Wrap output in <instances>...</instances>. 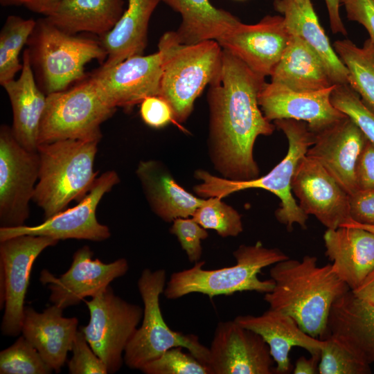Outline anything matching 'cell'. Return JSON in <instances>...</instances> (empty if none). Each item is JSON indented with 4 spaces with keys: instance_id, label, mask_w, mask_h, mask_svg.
Listing matches in <instances>:
<instances>
[{
    "instance_id": "6da1fadb",
    "label": "cell",
    "mask_w": 374,
    "mask_h": 374,
    "mask_svg": "<svg viewBox=\"0 0 374 374\" xmlns=\"http://www.w3.org/2000/svg\"><path fill=\"white\" fill-rule=\"evenodd\" d=\"M265 83V78L223 49L221 79L209 86L207 93L208 153L223 178L242 181L259 177L253 157L256 140L275 130L258 103Z\"/></svg>"
},
{
    "instance_id": "7a4b0ae2",
    "label": "cell",
    "mask_w": 374,
    "mask_h": 374,
    "mask_svg": "<svg viewBox=\"0 0 374 374\" xmlns=\"http://www.w3.org/2000/svg\"><path fill=\"white\" fill-rule=\"evenodd\" d=\"M273 290L264 295L269 308L292 317L313 337L324 339L331 306L350 290L332 271L331 264L318 265L316 256L287 258L269 270Z\"/></svg>"
},
{
    "instance_id": "3957f363",
    "label": "cell",
    "mask_w": 374,
    "mask_h": 374,
    "mask_svg": "<svg viewBox=\"0 0 374 374\" xmlns=\"http://www.w3.org/2000/svg\"><path fill=\"white\" fill-rule=\"evenodd\" d=\"M285 135L288 150L285 157L267 175L248 181H232L215 176L205 170H197L194 177L200 182L193 188L202 198H224L232 193L249 188H261L277 196L280 202L275 211L276 220L290 232L294 224L307 229L308 215L301 208L292 195V181L299 162L314 143L315 135L306 123L293 119L274 121Z\"/></svg>"
},
{
    "instance_id": "277c9868",
    "label": "cell",
    "mask_w": 374,
    "mask_h": 374,
    "mask_svg": "<svg viewBox=\"0 0 374 374\" xmlns=\"http://www.w3.org/2000/svg\"><path fill=\"white\" fill-rule=\"evenodd\" d=\"M158 48L162 66L158 96L170 105L175 121L181 123L204 88L220 80L223 49L216 40L182 44L175 31L165 33Z\"/></svg>"
},
{
    "instance_id": "5b68a950",
    "label": "cell",
    "mask_w": 374,
    "mask_h": 374,
    "mask_svg": "<svg viewBox=\"0 0 374 374\" xmlns=\"http://www.w3.org/2000/svg\"><path fill=\"white\" fill-rule=\"evenodd\" d=\"M98 140L66 139L39 145V173L33 201L45 219L80 202L93 187Z\"/></svg>"
},
{
    "instance_id": "8992f818",
    "label": "cell",
    "mask_w": 374,
    "mask_h": 374,
    "mask_svg": "<svg viewBox=\"0 0 374 374\" xmlns=\"http://www.w3.org/2000/svg\"><path fill=\"white\" fill-rule=\"evenodd\" d=\"M233 255L236 262L230 267L205 269V262L198 261L190 269L174 272L163 294L175 300L192 293L210 299L244 291L265 294L273 290L274 282L271 278L260 280L258 274L263 268L289 258L280 249L266 247L260 241L253 245L241 244Z\"/></svg>"
},
{
    "instance_id": "52a82bcc",
    "label": "cell",
    "mask_w": 374,
    "mask_h": 374,
    "mask_svg": "<svg viewBox=\"0 0 374 374\" xmlns=\"http://www.w3.org/2000/svg\"><path fill=\"white\" fill-rule=\"evenodd\" d=\"M27 44L33 69L46 95L84 80L85 65L93 60L102 64L107 56L100 42L68 33L46 17L37 20Z\"/></svg>"
},
{
    "instance_id": "ba28073f",
    "label": "cell",
    "mask_w": 374,
    "mask_h": 374,
    "mask_svg": "<svg viewBox=\"0 0 374 374\" xmlns=\"http://www.w3.org/2000/svg\"><path fill=\"white\" fill-rule=\"evenodd\" d=\"M137 285L143 314L141 327L136 328L125 348L123 359L126 366L140 370L167 350L180 346L207 366L209 348L202 344L195 335L172 330L163 317L159 299L166 285V270L143 269Z\"/></svg>"
},
{
    "instance_id": "9c48e42d",
    "label": "cell",
    "mask_w": 374,
    "mask_h": 374,
    "mask_svg": "<svg viewBox=\"0 0 374 374\" xmlns=\"http://www.w3.org/2000/svg\"><path fill=\"white\" fill-rule=\"evenodd\" d=\"M115 111L99 95L89 76L70 89L47 94L38 145L66 139L100 141V125Z\"/></svg>"
},
{
    "instance_id": "30bf717a",
    "label": "cell",
    "mask_w": 374,
    "mask_h": 374,
    "mask_svg": "<svg viewBox=\"0 0 374 374\" xmlns=\"http://www.w3.org/2000/svg\"><path fill=\"white\" fill-rule=\"evenodd\" d=\"M87 325L80 329L108 373L119 371L125 348L143 318V309L116 295L109 285L90 301Z\"/></svg>"
},
{
    "instance_id": "8fae6325",
    "label": "cell",
    "mask_w": 374,
    "mask_h": 374,
    "mask_svg": "<svg viewBox=\"0 0 374 374\" xmlns=\"http://www.w3.org/2000/svg\"><path fill=\"white\" fill-rule=\"evenodd\" d=\"M58 240L21 235L0 241V305L4 308L1 330L7 336L21 332L25 298L33 265L46 248Z\"/></svg>"
},
{
    "instance_id": "7c38bea8",
    "label": "cell",
    "mask_w": 374,
    "mask_h": 374,
    "mask_svg": "<svg viewBox=\"0 0 374 374\" xmlns=\"http://www.w3.org/2000/svg\"><path fill=\"white\" fill-rule=\"evenodd\" d=\"M37 151L28 150L16 140L12 128L0 127L1 227L24 225L29 217L39 173Z\"/></svg>"
},
{
    "instance_id": "4fadbf2b",
    "label": "cell",
    "mask_w": 374,
    "mask_h": 374,
    "mask_svg": "<svg viewBox=\"0 0 374 374\" xmlns=\"http://www.w3.org/2000/svg\"><path fill=\"white\" fill-rule=\"evenodd\" d=\"M120 182L114 170L98 177L88 194L75 206L64 209L35 226L0 227V241L21 235L48 236L58 240L66 239L100 242L108 239L111 232L96 217L97 207L103 197Z\"/></svg>"
},
{
    "instance_id": "5bb4252c",
    "label": "cell",
    "mask_w": 374,
    "mask_h": 374,
    "mask_svg": "<svg viewBox=\"0 0 374 374\" xmlns=\"http://www.w3.org/2000/svg\"><path fill=\"white\" fill-rule=\"evenodd\" d=\"M162 74L159 51L136 55L89 75L98 93L111 107L130 109L146 97L158 96Z\"/></svg>"
},
{
    "instance_id": "9a60e30c",
    "label": "cell",
    "mask_w": 374,
    "mask_h": 374,
    "mask_svg": "<svg viewBox=\"0 0 374 374\" xmlns=\"http://www.w3.org/2000/svg\"><path fill=\"white\" fill-rule=\"evenodd\" d=\"M92 257L93 251L85 245L74 253L69 269L59 277L46 269L41 271L40 281L48 285L53 304L64 310L78 305L84 298L97 295L129 269L125 258L105 263Z\"/></svg>"
},
{
    "instance_id": "2e32d148",
    "label": "cell",
    "mask_w": 374,
    "mask_h": 374,
    "mask_svg": "<svg viewBox=\"0 0 374 374\" xmlns=\"http://www.w3.org/2000/svg\"><path fill=\"white\" fill-rule=\"evenodd\" d=\"M274 364L260 335L235 320L217 323L209 348L211 374H271Z\"/></svg>"
},
{
    "instance_id": "e0dca14e",
    "label": "cell",
    "mask_w": 374,
    "mask_h": 374,
    "mask_svg": "<svg viewBox=\"0 0 374 374\" xmlns=\"http://www.w3.org/2000/svg\"><path fill=\"white\" fill-rule=\"evenodd\" d=\"M291 37L282 15H267L255 24L240 21L217 40L251 71L271 75Z\"/></svg>"
},
{
    "instance_id": "ac0fdd59",
    "label": "cell",
    "mask_w": 374,
    "mask_h": 374,
    "mask_svg": "<svg viewBox=\"0 0 374 374\" xmlns=\"http://www.w3.org/2000/svg\"><path fill=\"white\" fill-rule=\"evenodd\" d=\"M336 85L314 91H297L265 82L258 95V103L269 121H303L317 135L347 117L332 103L331 93Z\"/></svg>"
},
{
    "instance_id": "d6986e66",
    "label": "cell",
    "mask_w": 374,
    "mask_h": 374,
    "mask_svg": "<svg viewBox=\"0 0 374 374\" xmlns=\"http://www.w3.org/2000/svg\"><path fill=\"white\" fill-rule=\"evenodd\" d=\"M292 191L303 211L328 229L350 220L349 195L318 161L307 155L295 171Z\"/></svg>"
},
{
    "instance_id": "ffe728a7",
    "label": "cell",
    "mask_w": 374,
    "mask_h": 374,
    "mask_svg": "<svg viewBox=\"0 0 374 374\" xmlns=\"http://www.w3.org/2000/svg\"><path fill=\"white\" fill-rule=\"evenodd\" d=\"M361 129L349 117L315 135L306 155L318 161L350 195L359 189L356 167L367 141Z\"/></svg>"
},
{
    "instance_id": "44dd1931",
    "label": "cell",
    "mask_w": 374,
    "mask_h": 374,
    "mask_svg": "<svg viewBox=\"0 0 374 374\" xmlns=\"http://www.w3.org/2000/svg\"><path fill=\"white\" fill-rule=\"evenodd\" d=\"M234 320L262 337L269 348L276 364L274 373L277 374L291 371L289 355L293 347L302 348L312 355H320L326 344L325 339L306 333L290 315L271 308L260 315H240Z\"/></svg>"
},
{
    "instance_id": "7402d4cb",
    "label": "cell",
    "mask_w": 374,
    "mask_h": 374,
    "mask_svg": "<svg viewBox=\"0 0 374 374\" xmlns=\"http://www.w3.org/2000/svg\"><path fill=\"white\" fill-rule=\"evenodd\" d=\"M328 336L364 362L374 363V304L346 292L331 306Z\"/></svg>"
},
{
    "instance_id": "603a6c76",
    "label": "cell",
    "mask_w": 374,
    "mask_h": 374,
    "mask_svg": "<svg viewBox=\"0 0 374 374\" xmlns=\"http://www.w3.org/2000/svg\"><path fill=\"white\" fill-rule=\"evenodd\" d=\"M63 310L53 304L40 313L25 306L21 328L22 335L55 373L65 364L78 331V319L63 317Z\"/></svg>"
},
{
    "instance_id": "cb8c5ba5",
    "label": "cell",
    "mask_w": 374,
    "mask_h": 374,
    "mask_svg": "<svg viewBox=\"0 0 374 374\" xmlns=\"http://www.w3.org/2000/svg\"><path fill=\"white\" fill-rule=\"evenodd\" d=\"M323 238L332 271L350 290L358 287L374 269V233L343 225L327 229Z\"/></svg>"
},
{
    "instance_id": "d4e9b609",
    "label": "cell",
    "mask_w": 374,
    "mask_h": 374,
    "mask_svg": "<svg viewBox=\"0 0 374 374\" xmlns=\"http://www.w3.org/2000/svg\"><path fill=\"white\" fill-rule=\"evenodd\" d=\"M136 174L152 211L166 222L192 217L208 202V198L196 197L184 189L161 161H141Z\"/></svg>"
},
{
    "instance_id": "484cf974",
    "label": "cell",
    "mask_w": 374,
    "mask_h": 374,
    "mask_svg": "<svg viewBox=\"0 0 374 374\" xmlns=\"http://www.w3.org/2000/svg\"><path fill=\"white\" fill-rule=\"evenodd\" d=\"M20 76L2 87L12 111V133L24 148L37 151L39 127L46 106V95L36 83L28 48L23 54Z\"/></svg>"
},
{
    "instance_id": "4316f807",
    "label": "cell",
    "mask_w": 374,
    "mask_h": 374,
    "mask_svg": "<svg viewBox=\"0 0 374 374\" xmlns=\"http://www.w3.org/2000/svg\"><path fill=\"white\" fill-rule=\"evenodd\" d=\"M274 7L284 18L291 35L306 42L321 57L335 84H348V72L319 23L311 0H274Z\"/></svg>"
},
{
    "instance_id": "83f0119b",
    "label": "cell",
    "mask_w": 374,
    "mask_h": 374,
    "mask_svg": "<svg viewBox=\"0 0 374 374\" xmlns=\"http://www.w3.org/2000/svg\"><path fill=\"white\" fill-rule=\"evenodd\" d=\"M270 76L271 82L297 91H319L335 84L319 55L294 35Z\"/></svg>"
},
{
    "instance_id": "f1b7e54d",
    "label": "cell",
    "mask_w": 374,
    "mask_h": 374,
    "mask_svg": "<svg viewBox=\"0 0 374 374\" xmlns=\"http://www.w3.org/2000/svg\"><path fill=\"white\" fill-rule=\"evenodd\" d=\"M127 1V8L115 26L100 37L107 55L102 66H113L130 57L141 55L146 47L149 21L161 0Z\"/></svg>"
},
{
    "instance_id": "f546056e",
    "label": "cell",
    "mask_w": 374,
    "mask_h": 374,
    "mask_svg": "<svg viewBox=\"0 0 374 374\" xmlns=\"http://www.w3.org/2000/svg\"><path fill=\"white\" fill-rule=\"evenodd\" d=\"M124 0H61L45 17L60 29L100 37L109 33L124 12Z\"/></svg>"
},
{
    "instance_id": "4dcf8cb0",
    "label": "cell",
    "mask_w": 374,
    "mask_h": 374,
    "mask_svg": "<svg viewBox=\"0 0 374 374\" xmlns=\"http://www.w3.org/2000/svg\"><path fill=\"white\" fill-rule=\"evenodd\" d=\"M181 17L175 31L178 40L193 44L217 40L240 20L229 12L215 7L211 0H161Z\"/></svg>"
},
{
    "instance_id": "1f68e13d",
    "label": "cell",
    "mask_w": 374,
    "mask_h": 374,
    "mask_svg": "<svg viewBox=\"0 0 374 374\" xmlns=\"http://www.w3.org/2000/svg\"><path fill=\"white\" fill-rule=\"evenodd\" d=\"M333 48L348 70V85L374 112V42L368 38L359 47L350 39H339Z\"/></svg>"
},
{
    "instance_id": "d6a6232c",
    "label": "cell",
    "mask_w": 374,
    "mask_h": 374,
    "mask_svg": "<svg viewBox=\"0 0 374 374\" xmlns=\"http://www.w3.org/2000/svg\"><path fill=\"white\" fill-rule=\"evenodd\" d=\"M37 21L10 15L6 19L0 33V84L15 79L21 70L19 55L31 35Z\"/></svg>"
},
{
    "instance_id": "836d02e7",
    "label": "cell",
    "mask_w": 374,
    "mask_h": 374,
    "mask_svg": "<svg viewBox=\"0 0 374 374\" xmlns=\"http://www.w3.org/2000/svg\"><path fill=\"white\" fill-rule=\"evenodd\" d=\"M192 216L206 229H212L222 237H236L243 231L241 215L221 198L210 197Z\"/></svg>"
},
{
    "instance_id": "e575fe53",
    "label": "cell",
    "mask_w": 374,
    "mask_h": 374,
    "mask_svg": "<svg viewBox=\"0 0 374 374\" xmlns=\"http://www.w3.org/2000/svg\"><path fill=\"white\" fill-rule=\"evenodd\" d=\"M52 371L23 335L0 353L1 374H49Z\"/></svg>"
},
{
    "instance_id": "d590c367",
    "label": "cell",
    "mask_w": 374,
    "mask_h": 374,
    "mask_svg": "<svg viewBox=\"0 0 374 374\" xmlns=\"http://www.w3.org/2000/svg\"><path fill=\"white\" fill-rule=\"evenodd\" d=\"M320 353V374H368L370 364L354 355L331 337H326Z\"/></svg>"
},
{
    "instance_id": "8d00e7d4",
    "label": "cell",
    "mask_w": 374,
    "mask_h": 374,
    "mask_svg": "<svg viewBox=\"0 0 374 374\" xmlns=\"http://www.w3.org/2000/svg\"><path fill=\"white\" fill-rule=\"evenodd\" d=\"M332 105L361 129L366 139L374 143V112L361 100L348 85H336L331 93Z\"/></svg>"
},
{
    "instance_id": "74e56055",
    "label": "cell",
    "mask_w": 374,
    "mask_h": 374,
    "mask_svg": "<svg viewBox=\"0 0 374 374\" xmlns=\"http://www.w3.org/2000/svg\"><path fill=\"white\" fill-rule=\"evenodd\" d=\"M182 347H173L144 365L145 374H211L208 367Z\"/></svg>"
},
{
    "instance_id": "f35d334b",
    "label": "cell",
    "mask_w": 374,
    "mask_h": 374,
    "mask_svg": "<svg viewBox=\"0 0 374 374\" xmlns=\"http://www.w3.org/2000/svg\"><path fill=\"white\" fill-rule=\"evenodd\" d=\"M170 232L177 237L190 262L199 261L202 254L201 241L208 238L207 229L192 217H179L172 222Z\"/></svg>"
},
{
    "instance_id": "ab89813d",
    "label": "cell",
    "mask_w": 374,
    "mask_h": 374,
    "mask_svg": "<svg viewBox=\"0 0 374 374\" xmlns=\"http://www.w3.org/2000/svg\"><path fill=\"white\" fill-rule=\"evenodd\" d=\"M71 351L73 353L72 357L68 362L69 373H108L105 363L94 353L80 330L77 331L75 336Z\"/></svg>"
},
{
    "instance_id": "60d3db41",
    "label": "cell",
    "mask_w": 374,
    "mask_h": 374,
    "mask_svg": "<svg viewBox=\"0 0 374 374\" xmlns=\"http://www.w3.org/2000/svg\"><path fill=\"white\" fill-rule=\"evenodd\" d=\"M140 114L143 122L153 128H161L174 120L170 105L159 96L146 97L140 103Z\"/></svg>"
},
{
    "instance_id": "b9f144b4",
    "label": "cell",
    "mask_w": 374,
    "mask_h": 374,
    "mask_svg": "<svg viewBox=\"0 0 374 374\" xmlns=\"http://www.w3.org/2000/svg\"><path fill=\"white\" fill-rule=\"evenodd\" d=\"M350 220L374 224V188L358 189L349 195Z\"/></svg>"
},
{
    "instance_id": "7bdbcfd3",
    "label": "cell",
    "mask_w": 374,
    "mask_h": 374,
    "mask_svg": "<svg viewBox=\"0 0 374 374\" xmlns=\"http://www.w3.org/2000/svg\"><path fill=\"white\" fill-rule=\"evenodd\" d=\"M347 18L363 26L374 42V0H341Z\"/></svg>"
},
{
    "instance_id": "ee69618b",
    "label": "cell",
    "mask_w": 374,
    "mask_h": 374,
    "mask_svg": "<svg viewBox=\"0 0 374 374\" xmlns=\"http://www.w3.org/2000/svg\"><path fill=\"white\" fill-rule=\"evenodd\" d=\"M356 178L359 189L374 188V143L368 140L357 161Z\"/></svg>"
},
{
    "instance_id": "f6af8a7d",
    "label": "cell",
    "mask_w": 374,
    "mask_h": 374,
    "mask_svg": "<svg viewBox=\"0 0 374 374\" xmlns=\"http://www.w3.org/2000/svg\"><path fill=\"white\" fill-rule=\"evenodd\" d=\"M328 12L331 30L333 33L346 35L347 31L339 13L341 0H324Z\"/></svg>"
},
{
    "instance_id": "bcb514c9",
    "label": "cell",
    "mask_w": 374,
    "mask_h": 374,
    "mask_svg": "<svg viewBox=\"0 0 374 374\" xmlns=\"http://www.w3.org/2000/svg\"><path fill=\"white\" fill-rule=\"evenodd\" d=\"M320 355H312L310 358L300 357L296 362L293 370L294 374H317L319 373L318 366Z\"/></svg>"
},
{
    "instance_id": "7dc6e473",
    "label": "cell",
    "mask_w": 374,
    "mask_h": 374,
    "mask_svg": "<svg viewBox=\"0 0 374 374\" xmlns=\"http://www.w3.org/2000/svg\"><path fill=\"white\" fill-rule=\"evenodd\" d=\"M351 291L357 297L374 304V269L358 287Z\"/></svg>"
},
{
    "instance_id": "c3c4849f",
    "label": "cell",
    "mask_w": 374,
    "mask_h": 374,
    "mask_svg": "<svg viewBox=\"0 0 374 374\" xmlns=\"http://www.w3.org/2000/svg\"><path fill=\"white\" fill-rule=\"evenodd\" d=\"M61 0H20V3L28 9L44 16Z\"/></svg>"
},
{
    "instance_id": "681fc988",
    "label": "cell",
    "mask_w": 374,
    "mask_h": 374,
    "mask_svg": "<svg viewBox=\"0 0 374 374\" xmlns=\"http://www.w3.org/2000/svg\"><path fill=\"white\" fill-rule=\"evenodd\" d=\"M343 225H350V226L360 227V228L366 229V230H368V231H369L374 233V224H360V223L354 222L353 220H350L349 222L344 224ZM343 225H341V226H343Z\"/></svg>"
},
{
    "instance_id": "f907efd6",
    "label": "cell",
    "mask_w": 374,
    "mask_h": 374,
    "mask_svg": "<svg viewBox=\"0 0 374 374\" xmlns=\"http://www.w3.org/2000/svg\"><path fill=\"white\" fill-rule=\"evenodd\" d=\"M2 6L19 5L20 0H0Z\"/></svg>"
},
{
    "instance_id": "816d5d0a",
    "label": "cell",
    "mask_w": 374,
    "mask_h": 374,
    "mask_svg": "<svg viewBox=\"0 0 374 374\" xmlns=\"http://www.w3.org/2000/svg\"><path fill=\"white\" fill-rule=\"evenodd\" d=\"M298 3L302 4L304 2V0H295Z\"/></svg>"
},
{
    "instance_id": "f5cc1de1",
    "label": "cell",
    "mask_w": 374,
    "mask_h": 374,
    "mask_svg": "<svg viewBox=\"0 0 374 374\" xmlns=\"http://www.w3.org/2000/svg\"><path fill=\"white\" fill-rule=\"evenodd\" d=\"M241 1V0H240Z\"/></svg>"
}]
</instances>
